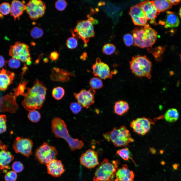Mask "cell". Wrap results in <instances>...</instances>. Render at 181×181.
I'll return each mask as SVG.
<instances>
[{"mask_svg": "<svg viewBox=\"0 0 181 181\" xmlns=\"http://www.w3.org/2000/svg\"><path fill=\"white\" fill-rule=\"evenodd\" d=\"M46 91L43 83L36 79L32 87L27 88L22 102L24 108L29 112L40 109L45 101Z\"/></svg>", "mask_w": 181, "mask_h": 181, "instance_id": "cell-1", "label": "cell"}, {"mask_svg": "<svg viewBox=\"0 0 181 181\" xmlns=\"http://www.w3.org/2000/svg\"><path fill=\"white\" fill-rule=\"evenodd\" d=\"M51 128L56 138H63L67 142L71 151L80 149L83 146V141L73 139L70 136L65 121L60 118L55 117L51 121Z\"/></svg>", "mask_w": 181, "mask_h": 181, "instance_id": "cell-2", "label": "cell"}, {"mask_svg": "<svg viewBox=\"0 0 181 181\" xmlns=\"http://www.w3.org/2000/svg\"><path fill=\"white\" fill-rule=\"evenodd\" d=\"M132 33L134 45L142 48L151 47L157 40V32L150 27L149 24L135 28Z\"/></svg>", "mask_w": 181, "mask_h": 181, "instance_id": "cell-3", "label": "cell"}, {"mask_svg": "<svg viewBox=\"0 0 181 181\" xmlns=\"http://www.w3.org/2000/svg\"><path fill=\"white\" fill-rule=\"evenodd\" d=\"M103 135L106 140L111 141L116 147H126L134 141L129 130L124 126H121L118 129L114 127Z\"/></svg>", "mask_w": 181, "mask_h": 181, "instance_id": "cell-4", "label": "cell"}, {"mask_svg": "<svg viewBox=\"0 0 181 181\" xmlns=\"http://www.w3.org/2000/svg\"><path fill=\"white\" fill-rule=\"evenodd\" d=\"M129 65L132 72L137 77L151 78L152 63L146 56L133 57L129 62Z\"/></svg>", "mask_w": 181, "mask_h": 181, "instance_id": "cell-5", "label": "cell"}, {"mask_svg": "<svg viewBox=\"0 0 181 181\" xmlns=\"http://www.w3.org/2000/svg\"><path fill=\"white\" fill-rule=\"evenodd\" d=\"M118 164L117 161L111 163L104 159L96 171L93 181H113Z\"/></svg>", "mask_w": 181, "mask_h": 181, "instance_id": "cell-6", "label": "cell"}, {"mask_svg": "<svg viewBox=\"0 0 181 181\" xmlns=\"http://www.w3.org/2000/svg\"><path fill=\"white\" fill-rule=\"evenodd\" d=\"M95 21L94 18L90 17L87 20L78 21L74 29L79 38L86 44L88 42L90 38L95 36L93 24Z\"/></svg>", "mask_w": 181, "mask_h": 181, "instance_id": "cell-7", "label": "cell"}, {"mask_svg": "<svg viewBox=\"0 0 181 181\" xmlns=\"http://www.w3.org/2000/svg\"><path fill=\"white\" fill-rule=\"evenodd\" d=\"M9 55L12 58L26 62L27 65L31 63L29 46L25 43L17 41L14 45L10 46Z\"/></svg>", "mask_w": 181, "mask_h": 181, "instance_id": "cell-8", "label": "cell"}, {"mask_svg": "<svg viewBox=\"0 0 181 181\" xmlns=\"http://www.w3.org/2000/svg\"><path fill=\"white\" fill-rule=\"evenodd\" d=\"M57 154L55 147L44 142L36 150L35 156L40 163L46 165L55 159Z\"/></svg>", "mask_w": 181, "mask_h": 181, "instance_id": "cell-9", "label": "cell"}, {"mask_svg": "<svg viewBox=\"0 0 181 181\" xmlns=\"http://www.w3.org/2000/svg\"><path fill=\"white\" fill-rule=\"evenodd\" d=\"M25 5V10L32 20H37L42 16L45 13L46 6L42 1L31 0Z\"/></svg>", "mask_w": 181, "mask_h": 181, "instance_id": "cell-10", "label": "cell"}, {"mask_svg": "<svg viewBox=\"0 0 181 181\" xmlns=\"http://www.w3.org/2000/svg\"><path fill=\"white\" fill-rule=\"evenodd\" d=\"M33 146V142L29 139L18 137L16 138L13 148L16 153L28 157L32 153Z\"/></svg>", "mask_w": 181, "mask_h": 181, "instance_id": "cell-11", "label": "cell"}, {"mask_svg": "<svg viewBox=\"0 0 181 181\" xmlns=\"http://www.w3.org/2000/svg\"><path fill=\"white\" fill-rule=\"evenodd\" d=\"M96 91L91 88L87 90H81L78 93H74V95L77 102L83 107L88 108L95 102Z\"/></svg>", "mask_w": 181, "mask_h": 181, "instance_id": "cell-12", "label": "cell"}, {"mask_svg": "<svg viewBox=\"0 0 181 181\" xmlns=\"http://www.w3.org/2000/svg\"><path fill=\"white\" fill-rule=\"evenodd\" d=\"M154 123L151 119L142 117L133 120L130 122V125L134 132L144 135L149 131L151 124Z\"/></svg>", "mask_w": 181, "mask_h": 181, "instance_id": "cell-13", "label": "cell"}, {"mask_svg": "<svg viewBox=\"0 0 181 181\" xmlns=\"http://www.w3.org/2000/svg\"><path fill=\"white\" fill-rule=\"evenodd\" d=\"M92 68L94 75L101 79L111 78L112 77V74L111 72L109 66L107 64L102 62L99 58H96Z\"/></svg>", "mask_w": 181, "mask_h": 181, "instance_id": "cell-14", "label": "cell"}, {"mask_svg": "<svg viewBox=\"0 0 181 181\" xmlns=\"http://www.w3.org/2000/svg\"><path fill=\"white\" fill-rule=\"evenodd\" d=\"M98 155L97 152L89 149L81 155L80 158V163L86 168H92L99 164Z\"/></svg>", "mask_w": 181, "mask_h": 181, "instance_id": "cell-15", "label": "cell"}, {"mask_svg": "<svg viewBox=\"0 0 181 181\" xmlns=\"http://www.w3.org/2000/svg\"><path fill=\"white\" fill-rule=\"evenodd\" d=\"M129 14L135 25L144 26L147 24L146 17L139 4L131 7Z\"/></svg>", "mask_w": 181, "mask_h": 181, "instance_id": "cell-16", "label": "cell"}, {"mask_svg": "<svg viewBox=\"0 0 181 181\" xmlns=\"http://www.w3.org/2000/svg\"><path fill=\"white\" fill-rule=\"evenodd\" d=\"M138 4L144 12L147 20L151 24L157 25L155 19L158 13L151 1H145Z\"/></svg>", "mask_w": 181, "mask_h": 181, "instance_id": "cell-17", "label": "cell"}, {"mask_svg": "<svg viewBox=\"0 0 181 181\" xmlns=\"http://www.w3.org/2000/svg\"><path fill=\"white\" fill-rule=\"evenodd\" d=\"M14 159L6 146L0 141V169L5 171L9 169V164Z\"/></svg>", "mask_w": 181, "mask_h": 181, "instance_id": "cell-18", "label": "cell"}, {"mask_svg": "<svg viewBox=\"0 0 181 181\" xmlns=\"http://www.w3.org/2000/svg\"><path fill=\"white\" fill-rule=\"evenodd\" d=\"M48 173L52 176L59 177L65 171L61 161L55 159L46 165Z\"/></svg>", "mask_w": 181, "mask_h": 181, "instance_id": "cell-19", "label": "cell"}, {"mask_svg": "<svg viewBox=\"0 0 181 181\" xmlns=\"http://www.w3.org/2000/svg\"><path fill=\"white\" fill-rule=\"evenodd\" d=\"M14 73L3 68L0 70V89L3 91L6 90L8 86L12 83L15 77Z\"/></svg>", "mask_w": 181, "mask_h": 181, "instance_id": "cell-20", "label": "cell"}, {"mask_svg": "<svg viewBox=\"0 0 181 181\" xmlns=\"http://www.w3.org/2000/svg\"><path fill=\"white\" fill-rule=\"evenodd\" d=\"M116 180L120 181H134L133 172L130 170L126 165H123L116 173Z\"/></svg>", "mask_w": 181, "mask_h": 181, "instance_id": "cell-21", "label": "cell"}, {"mask_svg": "<svg viewBox=\"0 0 181 181\" xmlns=\"http://www.w3.org/2000/svg\"><path fill=\"white\" fill-rule=\"evenodd\" d=\"M26 8V5L23 2L13 1L11 5L10 15L14 17L15 20L17 18L19 20L20 16L25 10Z\"/></svg>", "mask_w": 181, "mask_h": 181, "instance_id": "cell-22", "label": "cell"}, {"mask_svg": "<svg viewBox=\"0 0 181 181\" xmlns=\"http://www.w3.org/2000/svg\"><path fill=\"white\" fill-rule=\"evenodd\" d=\"M166 13L165 27L167 28L177 27L179 23V20L178 17L173 13L170 11H167Z\"/></svg>", "mask_w": 181, "mask_h": 181, "instance_id": "cell-23", "label": "cell"}, {"mask_svg": "<svg viewBox=\"0 0 181 181\" xmlns=\"http://www.w3.org/2000/svg\"><path fill=\"white\" fill-rule=\"evenodd\" d=\"M151 1L157 9L158 14L161 12H164L170 9L172 5L169 0H156Z\"/></svg>", "mask_w": 181, "mask_h": 181, "instance_id": "cell-24", "label": "cell"}, {"mask_svg": "<svg viewBox=\"0 0 181 181\" xmlns=\"http://www.w3.org/2000/svg\"><path fill=\"white\" fill-rule=\"evenodd\" d=\"M129 109V106L127 103L123 100H120L115 103L114 110L117 114L122 115L126 113Z\"/></svg>", "mask_w": 181, "mask_h": 181, "instance_id": "cell-25", "label": "cell"}, {"mask_svg": "<svg viewBox=\"0 0 181 181\" xmlns=\"http://www.w3.org/2000/svg\"><path fill=\"white\" fill-rule=\"evenodd\" d=\"M179 113L175 109L172 108L168 110L164 115L165 120L170 122H173L177 121L179 117Z\"/></svg>", "mask_w": 181, "mask_h": 181, "instance_id": "cell-26", "label": "cell"}, {"mask_svg": "<svg viewBox=\"0 0 181 181\" xmlns=\"http://www.w3.org/2000/svg\"><path fill=\"white\" fill-rule=\"evenodd\" d=\"M89 84L90 88L95 90L101 88L103 85L102 79L97 77L92 78L89 81Z\"/></svg>", "mask_w": 181, "mask_h": 181, "instance_id": "cell-27", "label": "cell"}, {"mask_svg": "<svg viewBox=\"0 0 181 181\" xmlns=\"http://www.w3.org/2000/svg\"><path fill=\"white\" fill-rule=\"evenodd\" d=\"M65 90L61 87L59 86L54 88L52 91L53 97L57 100L61 99L65 95Z\"/></svg>", "mask_w": 181, "mask_h": 181, "instance_id": "cell-28", "label": "cell"}, {"mask_svg": "<svg viewBox=\"0 0 181 181\" xmlns=\"http://www.w3.org/2000/svg\"><path fill=\"white\" fill-rule=\"evenodd\" d=\"M27 117L28 119L31 122L36 123L40 120L41 115L38 111L34 110L30 111Z\"/></svg>", "mask_w": 181, "mask_h": 181, "instance_id": "cell-29", "label": "cell"}, {"mask_svg": "<svg viewBox=\"0 0 181 181\" xmlns=\"http://www.w3.org/2000/svg\"><path fill=\"white\" fill-rule=\"evenodd\" d=\"M28 81H24L22 82H20L18 86L14 90V95L17 96L19 95L24 96L26 93L25 92V87Z\"/></svg>", "mask_w": 181, "mask_h": 181, "instance_id": "cell-30", "label": "cell"}, {"mask_svg": "<svg viewBox=\"0 0 181 181\" xmlns=\"http://www.w3.org/2000/svg\"><path fill=\"white\" fill-rule=\"evenodd\" d=\"M117 154L124 160H127L130 158L132 159L131 157V152L127 148H125L118 150Z\"/></svg>", "mask_w": 181, "mask_h": 181, "instance_id": "cell-31", "label": "cell"}, {"mask_svg": "<svg viewBox=\"0 0 181 181\" xmlns=\"http://www.w3.org/2000/svg\"><path fill=\"white\" fill-rule=\"evenodd\" d=\"M43 31L42 29L38 27H35L31 30L30 34L31 37L35 39L41 37L43 35Z\"/></svg>", "mask_w": 181, "mask_h": 181, "instance_id": "cell-32", "label": "cell"}, {"mask_svg": "<svg viewBox=\"0 0 181 181\" xmlns=\"http://www.w3.org/2000/svg\"><path fill=\"white\" fill-rule=\"evenodd\" d=\"M116 47L113 44L110 43H107L103 47L102 52L105 54L110 55L112 54L115 51Z\"/></svg>", "mask_w": 181, "mask_h": 181, "instance_id": "cell-33", "label": "cell"}, {"mask_svg": "<svg viewBox=\"0 0 181 181\" xmlns=\"http://www.w3.org/2000/svg\"><path fill=\"white\" fill-rule=\"evenodd\" d=\"M11 5L7 2H3L0 5V13L2 15H6L10 12Z\"/></svg>", "mask_w": 181, "mask_h": 181, "instance_id": "cell-34", "label": "cell"}, {"mask_svg": "<svg viewBox=\"0 0 181 181\" xmlns=\"http://www.w3.org/2000/svg\"><path fill=\"white\" fill-rule=\"evenodd\" d=\"M66 44L68 48L70 49H73L77 47L78 42L76 39L74 37H71L67 40Z\"/></svg>", "mask_w": 181, "mask_h": 181, "instance_id": "cell-35", "label": "cell"}, {"mask_svg": "<svg viewBox=\"0 0 181 181\" xmlns=\"http://www.w3.org/2000/svg\"><path fill=\"white\" fill-rule=\"evenodd\" d=\"M123 40L124 44L127 47L131 46L134 43L133 36L129 33L126 34L124 35Z\"/></svg>", "mask_w": 181, "mask_h": 181, "instance_id": "cell-36", "label": "cell"}, {"mask_svg": "<svg viewBox=\"0 0 181 181\" xmlns=\"http://www.w3.org/2000/svg\"><path fill=\"white\" fill-rule=\"evenodd\" d=\"M67 4V3L65 0H59L55 3V6L57 10L61 11L65 9Z\"/></svg>", "mask_w": 181, "mask_h": 181, "instance_id": "cell-37", "label": "cell"}, {"mask_svg": "<svg viewBox=\"0 0 181 181\" xmlns=\"http://www.w3.org/2000/svg\"><path fill=\"white\" fill-rule=\"evenodd\" d=\"M6 118L5 115H0V134L4 132L6 130Z\"/></svg>", "mask_w": 181, "mask_h": 181, "instance_id": "cell-38", "label": "cell"}, {"mask_svg": "<svg viewBox=\"0 0 181 181\" xmlns=\"http://www.w3.org/2000/svg\"><path fill=\"white\" fill-rule=\"evenodd\" d=\"M82 107L78 102H73L70 104V108L73 113L77 114L81 111Z\"/></svg>", "mask_w": 181, "mask_h": 181, "instance_id": "cell-39", "label": "cell"}, {"mask_svg": "<svg viewBox=\"0 0 181 181\" xmlns=\"http://www.w3.org/2000/svg\"><path fill=\"white\" fill-rule=\"evenodd\" d=\"M12 168L14 171L16 173H19L23 170L24 167L23 164L21 162L16 161L13 163Z\"/></svg>", "mask_w": 181, "mask_h": 181, "instance_id": "cell-40", "label": "cell"}, {"mask_svg": "<svg viewBox=\"0 0 181 181\" xmlns=\"http://www.w3.org/2000/svg\"><path fill=\"white\" fill-rule=\"evenodd\" d=\"M9 67L12 69L18 68L20 66V61L16 58H12L8 62Z\"/></svg>", "mask_w": 181, "mask_h": 181, "instance_id": "cell-41", "label": "cell"}, {"mask_svg": "<svg viewBox=\"0 0 181 181\" xmlns=\"http://www.w3.org/2000/svg\"><path fill=\"white\" fill-rule=\"evenodd\" d=\"M17 177V175L16 172L11 171L7 172L5 176L6 181H16Z\"/></svg>", "mask_w": 181, "mask_h": 181, "instance_id": "cell-42", "label": "cell"}, {"mask_svg": "<svg viewBox=\"0 0 181 181\" xmlns=\"http://www.w3.org/2000/svg\"><path fill=\"white\" fill-rule=\"evenodd\" d=\"M59 54L56 51H54L52 52L50 55V58L53 60L55 61L58 58Z\"/></svg>", "mask_w": 181, "mask_h": 181, "instance_id": "cell-43", "label": "cell"}, {"mask_svg": "<svg viewBox=\"0 0 181 181\" xmlns=\"http://www.w3.org/2000/svg\"><path fill=\"white\" fill-rule=\"evenodd\" d=\"M6 62L4 57L0 55V68L3 67Z\"/></svg>", "mask_w": 181, "mask_h": 181, "instance_id": "cell-44", "label": "cell"}, {"mask_svg": "<svg viewBox=\"0 0 181 181\" xmlns=\"http://www.w3.org/2000/svg\"><path fill=\"white\" fill-rule=\"evenodd\" d=\"M169 1L172 4L174 5H176L179 4L181 2V0H169Z\"/></svg>", "mask_w": 181, "mask_h": 181, "instance_id": "cell-45", "label": "cell"}, {"mask_svg": "<svg viewBox=\"0 0 181 181\" xmlns=\"http://www.w3.org/2000/svg\"><path fill=\"white\" fill-rule=\"evenodd\" d=\"M179 166V164L177 163H175L172 165V167L173 170H176L177 169Z\"/></svg>", "mask_w": 181, "mask_h": 181, "instance_id": "cell-46", "label": "cell"}, {"mask_svg": "<svg viewBox=\"0 0 181 181\" xmlns=\"http://www.w3.org/2000/svg\"><path fill=\"white\" fill-rule=\"evenodd\" d=\"M87 56V54L86 53H83V54L82 56H80V58L84 59L85 58L86 56Z\"/></svg>", "mask_w": 181, "mask_h": 181, "instance_id": "cell-47", "label": "cell"}, {"mask_svg": "<svg viewBox=\"0 0 181 181\" xmlns=\"http://www.w3.org/2000/svg\"><path fill=\"white\" fill-rule=\"evenodd\" d=\"M43 61L44 62L47 63L48 61V59L47 58H45L44 59Z\"/></svg>", "mask_w": 181, "mask_h": 181, "instance_id": "cell-48", "label": "cell"}, {"mask_svg": "<svg viewBox=\"0 0 181 181\" xmlns=\"http://www.w3.org/2000/svg\"><path fill=\"white\" fill-rule=\"evenodd\" d=\"M103 4H104V2L102 3V2H100L99 3L98 5L99 6H101V5H103Z\"/></svg>", "mask_w": 181, "mask_h": 181, "instance_id": "cell-49", "label": "cell"}, {"mask_svg": "<svg viewBox=\"0 0 181 181\" xmlns=\"http://www.w3.org/2000/svg\"><path fill=\"white\" fill-rule=\"evenodd\" d=\"M179 16L181 18V7L179 9Z\"/></svg>", "mask_w": 181, "mask_h": 181, "instance_id": "cell-50", "label": "cell"}, {"mask_svg": "<svg viewBox=\"0 0 181 181\" xmlns=\"http://www.w3.org/2000/svg\"><path fill=\"white\" fill-rule=\"evenodd\" d=\"M180 60H181V55L180 56Z\"/></svg>", "mask_w": 181, "mask_h": 181, "instance_id": "cell-51", "label": "cell"}]
</instances>
